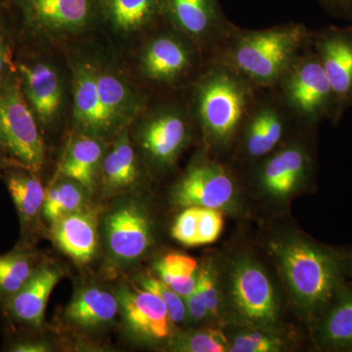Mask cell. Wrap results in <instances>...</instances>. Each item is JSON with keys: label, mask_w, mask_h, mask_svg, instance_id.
Segmentation results:
<instances>
[{"label": "cell", "mask_w": 352, "mask_h": 352, "mask_svg": "<svg viewBox=\"0 0 352 352\" xmlns=\"http://www.w3.org/2000/svg\"><path fill=\"white\" fill-rule=\"evenodd\" d=\"M310 38L311 32L298 23L256 31L234 25L217 50L214 61L226 65L256 89L276 87Z\"/></svg>", "instance_id": "obj_1"}, {"label": "cell", "mask_w": 352, "mask_h": 352, "mask_svg": "<svg viewBox=\"0 0 352 352\" xmlns=\"http://www.w3.org/2000/svg\"><path fill=\"white\" fill-rule=\"evenodd\" d=\"M254 88L226 65L214 61L194 87L197 120L210 147L226 148L256 106Z\"/></svg>", "instance_id": "obj_2"}, {"label": "cell", "mask_w": 352, "mask_h": 352, "mask_svg": "<svg viewBox=\"0 0 352 352\" xmlns=\"http://www.w3.org/2000/svg\"><path fill=\"white\" fill-rule=\"evenodd\" d=\"M280 272L295 302L314 310L332 298L338 282L335 261L319 248L298 237L271 244Z\"/></svg>", "instance_id": "obj_3"}, {"label": "cell", "mask_w": 352, "mask_h": 352, "mask_svg": "<svg viewBox=\"0 0 352 352\" xmlns=\"http://www.w3.org/2000/svg\"><path fill=\"white\" fill-rule=\"evenodd\" d=\"M17 18L21 41L36 43L85 31L101 10L99 0H3Z\"/></svg>", "instance_id": "obj_4"}, {"label": "cell", "mask_w": 352, "mask_h": 352, "mask_svg": "<svg viewBox=\"0 0 352 352\" xmlns=\"http://www.w3.org/2000/svg\"><path fill=\"white\" fill-rule=\"evenodd\" d=\"M0 141L14 164L36 173L43 170V134L21 89L17 72L0 85Z\"/></svg>", "instance_id": "obj_5"}, {"label": "cell", "mask_w": 352, "mask_h": 352, "mask_svg": "<svg viewBox=\"0 0 352 352\" xmlns=\"http://www.w3.org/2000/svg\"><path fill=\"white\" fill-rule=\"evenodd\" d=\"M227 279L229 305L249 328L272 330L279 320V300L263 266L249 256L233 261Z\"/></svg>", "instance_id": "obj_6"}, {"label": "cell", "mask_w": 352, "mask_h": 352, "mask_svg": "<svg viewBox=\"0 0 352 352\" xmlns=\"http://www.w3.org/2000/svg\"><path fill=\"white\" fill-rule=\"evenodd\" d=\"M277 85L281 88L282 104L296 117L312 124L326 118L332 120V88L310 41Z\"/></svg>", "instance_id": "obj_7"}, {"label": "cell", "mask_w": 352, "mask_h": 352, "mask_svg": "<svg viewBox=\"0 0 352 352\" xmlns=\"http://www.w3.org/2000/svg\"><path fill=\"white\" fill-rule=\"evenodd\" d=\"M237 184L230 171L214 160H198L173 189V198L182 208L228 210L237 201Z\"/></svg>", "instance_id": "obj_8"}, {"label": "cell", "mask_w": 352, "mask_h": 352, "mask_svg": "<svg viewBox=\"0 0 352 352\" xmlns=\"http://www.w3.org/2000/svg\"><path fill=\"white\" fill-rule=\"evenodd\" d=\"M310 43L332 88V120L339 122L352 105V27L325 28L311 34Z\"/></svg>", "instance_id": "obj_9"}, {"label": "cell", "mask_w": 352, "mask_h": 352, "mask_svg": "<svg viewBox=\"0 0 352 352\" xmlns=\"http://www.w3.org/2000/svg\"><path fill=\"white\" fill-rule=\"evenodd\" d=\"M15 66L21 89L39 126H52L64 100L63 85L56 69L24 51L16 56Z\"/></svg>", "instance_id": "obj_10"}, {"label": "cell", "mask_w": 352, "mask_h": 352, "mask_svg": "<svg viewBox=\"0 0 352 352\" xmlns=\"http://www.w3.org/2000/svg\"><path fill=\"white\" fill-rule=\"evenodd\" d=\"M163 14L193 43L215 51L234 27L217 0H163Z\"/></svg>", "instance_id": "obj_11"}, {"label": "cell", "mask_w": 352, "mask_h": 352, "mask_svg": "<svg viewBox=\"0 0 352 352\" xmlns=\"http://www.w3.org/2000/svg\"><path fill=\"white\" fill-rule=\"evenodd\" d=\"M117 298L124 325L132 337L151 344L170 337L173 322L156 294L139 286H124L118 292Z\"/></svg>", "instance_id": "obj_12"}, {"label": "cell", "mask_w": 352, "mask_h": 352, "mask_svg": "<svg viewBox=\"0 0 352 352\" xmlns=\"http://www.w3.org/2000/svg\"><path fill=\"white\" fill-rule=\"evenodd\" d=\"M188 119L177 109H162L146 120L139 132L141 147L162 168L170 166L188 144Z\"/></svg>", "instance_id": "obj_13"}, {"label": "cell", "mask_w": 352, "mask_h": 352, "mask_svg": "<svg viewBox=\"0 0 352 352\" xmlns=\"http://www.w3.org/2000/svg\"><path fill=\"white\" fill-rule=\"evenodd\" d=\"M105 235L111 254L122 263L144 256L153 243L151 222L136 204L113 210L105 220Z\"/></svg>", "instance_id": "obj_14"}, {"label": "cell", "mask_w": 352, "mask_h": 352, "mask_svg": "<svg viewBox=\"0 0 352 352\" xmlns=\"http://www.w3.org/2000/svg\"><path fill=\"white\" fill-rule=\"evenodd\" d=\"M74 120L82 134L102 138L120 131L102 103L95 67L87 62L74 66Z\"/></svg>", "instance_id": "obj_15"}, {"label": "cell", "mask_w": 352, "mask_h": 352, "mask_svg": "<svg viewBox=\"0 0 352 352\" xmlns=\"http://www.w3.org/2000/svg\"><path fill=\"white\" fill-rule=\"evenodd\" d=\"M311 160L303 146L288 144L263 162L259 168L258 185L266 195L286 199L296 193L307 182Z\"/></svg>", "instance_id": "obj_16"}, {"label": "cell", "mask_w": 352, "mask_h": 352, "mask_svg": "<svg viewBox=\"0 0 352 352\" xmlns=\"http://www.w3.org/2000/svg\"><path fill=\"white\" fill-rule=\"evenodd\" d=\"M62 276L63 271L54 264H38L22 288L3 302L6 316L20 325L41 327L51 293Z\"/></svg>", "instance_id": "obj_17"}, {"label": "cell", "mask_w": 352, "mask_h": 352, "mask_svg": "<svg viewBox=\"0 0 352 352\" xmlns=\"http://www.w3.org/2000/svg\"><path fill=\"white\" fill-rule=\"evenodd\" d=\"M195 65L191 46L175 34L153 38L141 57V69L149 80L171 85L188 76Z\"/></svg>", "instance_id": "obj_18"}, {"label": "cell", "mask_w": 352, "mask_h": 352, "mask_svg": "<svg viewBox=\"0 0 352 352\" xmlns=\"http://www.w3.org/2000/svg\"><path fill=\"white\" fill-rule=\"evenodd\" d=\"M288 109L274 102L256 103L244 126V147L248 156L261 159L276 149L285 135Z\"/></svg>", "instance_id": "obj_19"}, {"label": "cell", "mask_w": 352, "mask_h": 352, "mask_svg": "<svg viewBox=\"0 0 352 352\" xmlns=\"http://www.w3.org/2000/svg\"><path fill=\"white\" fill-rule=\"evenodd\" d=\"M53 239L59 249L76 263H89L97 250V214L82 210L53 222Z\"/></svg>", "instance_id": "obj_20"}, {"label": "cell", "mask_w": 352, "mask_h": 352, "mask_svg": "<svg viewBox=\"0 0 352 352\" xmlns=\"http://www.w3.org/2000/svg\"><path fill=\"white\" fill-rule=\"evenodd\" d=\"M38 175L14 164L3 173L4 182L17 210L24 234L34 230L43 212L46 191Z\"/></svg>", "instance_id": "obj_21"}, {"label": "cell", "mask_w": 352, "mask_h": 352, "mask_svg": "<svg viewBox=\"0 0 352 352\" xmlns=\"http://www.w3.org/2000/svg\"><path fill=\"white\" fill-rule=\"evenodd\" d=\"M119 311L117 296L106 289L89 287L76 294L65 316L78 327L94 329L110 323Z\"/></svg>", "instance_id": "obj_22"}, {"label": "cell", "mask_w": 352, "mask_h": 352, "mask_svg": "<svg viewBox=\"0 0 352 352\" xmlns=\"http://www.w3.org/2000/svg\"><path fill=\"white\" fill-rule=\"evenodd\" d=\"M100 139L80 134L69 145L60 166L61 175L80 183L88 192L94 191L103 157V145Z\"/></svg>", "instance_id": "obj_23"}, {"label": "cell", "mask_w": 352, "mask_h": 352, "mask_svg": "<svg viewBox=\"0 0 352 352\" xmlns=\"http://www.w3.org/2000/svg\"><path fill=\"white\" fill-rule=\"evenodd\" d=\"M97 87L102 103L120 129L138 117L142 109L140 97L119 76L95 67Z\"/></svg>", "instance_id": "obj_24"}, {"label": "cell", "mask_w": 352, "mask_h": 352, "mask_svg": "<svg viewBox=\"0 0 352 352\" xmlns=\"http://www.w3.org/2000/svg\"><path fill=\"white\" fill-rule=\"evenodd\" d=\"M101 12L122 34L142 31L163 15V0H99Z\"/></svg>", "instance_id": "obj_25"}, {"label": "cell", "mask_w": 352, "mask_h": 352, "mask_svg": "<svg viewBox=\"0 0 352 352\" xmlns=\"http://www.w3.org/2000/svg\"><path fill=\"white\" fill-rule=\"evenodd\" d=\"M139 175L138 157L127 131L120 134L102 163V183L106 191L119 192L129 188Z\"/></svg>", "instance_id": "obj_26"}, {"label": "cell", "mask_w": 352, "mask_h": 352, "mask_svg": "<svg viewBox=\"0 0 352 352\" xmlns=\"http://www.w3.org/2000/svg\"><path fill=\"white\" fill-rule=\"evenodd\" d=\"M154 268L159 279L183 298L191 295L198 284V263L186 254L171 252L157 259Z\"/></svg>", "instance_id": "obj_27"}, {"label": "cell", "mask_w": 352, "mask_h": 352, "mask_svg": "<svg viewBox=\"0 0 352 352\" xmlns=\"http://www.w3.org/2000/svg\"><path fill=\"white\" fill-rule=\"evenodd\" d=\"M36 256L24 249L0 256V302L17 293L36 270Z\"/></svg>", "instance_id": "obj_28"}, {"label": "cell", "mask_w": 352, "mask_h": 352, "mask_svg": "<svg viewBox=\"0 0 352 352\" xmlns=\"http://www.w3.org/2000/svg\"><path fill=\"white\" fill-rule=\"evenodd\" d=\"M85 191L87 190L80 183L72 179L57 183L46 192L41 215L52 224L66 215L82 210L85 206Z\"/></svg>", "instance_id": "obj_29"}, {"label": "cell", "mask_w": 352, "mask_h": 352, "mask_svg": "<svg viewBox=\"0 0 352 352\" xmlns=\"http://www.w3.org/2000/svg\"><path fill=\"white\" fill-rule=\"evenodd\" d=\"M173 349L184 352L229 351V340L217 329H201L176 338Z\"/></svg>", "instance_id": "obj_30"}, {"label": "cell", "mask_w": 352, "mask_h": 352, "mask_svg": "<svg viewBox=\"0 0 352 352\" xmlns=\"http://www.w3.org/2000/svg\"><path fill=\"white\" fill-rule=\"evenodd\" d=\"M283 349V340L263 329L249 328L229 340L231 352H277Z\"/></svg>", "instance_id": "obj_31"}, {"label": "cell", "mask_w": 352, "mask_h": 352, "mask_svg": "<svg viewBox=\"0 0 352 352\" xmlns=\"http://www.w3.org/2000/svg\"><path fill=\"white\" fill-rule=\"evenodd\" d=\"M138 284L140 288L152 292L162 298L173 324L182 323L185 320L187 311L184 298L175 293L168 285L164 284L162 280L153 276L151 273H146L138 278Z\"/></svg>", "instance_id": "obj_32"}, {"label": "cell", "mask_w": 352, "mask_h": 352, "mask_svg": "<svg viewBox=\"0 0 352 352\" xmlns=\"http://www.w3.org/2000/svg\"><path fill=\"white\" fill-rule=\"evenodd\" d=\"M324 337L335 346L352 344V298L333 310L326 321Z\"/></svg>", "instance_id": "obj_33"}, {"label": "cell", "mask_w": 352, "mask_h": 352, "mask_svg": "<svg viewBox=\"0 0 352 352\" xmlns=\"http://www.w3.org/2000/svg\"><path fill=\"white\" fill-rule=\"evenodd\" d=\"M6 20L4 3L0 6V85L16 73L14 32Z\"/></svg>", "instance_id": "obj_34"}, {"label": "cell", "mask_w": 352, "mask_h": 352, "mask_svg": "<svg viewBox=\"0 0 352 352\" xmlns=\"http://www.w3.org/2000/svg\"><path fill=\"white\" fill-rule=\"evenodd\" d=\"M198 247L212 244L219 239L223 229V215L221 210L198 207Z\"/></svg>", "instance_id": "obj_35"}, {"label": "cell", "mask_w": 352, "mask_h": 352, "mask_svg": "<svg viewBox=\"0 0 352 352\" xmlns=\"http://www.w3.org/2000/svg\"><path fill=\"white\" fill-rule=\"evenodd\" d=\"M198 207H189L175 220L171 236L180 244L187 247H198Z\"/></svg>", "instance_id": "obj_36"}, {"label": "cell", "mask_w": 352, "mask_h": 352, "mask_svg": "<svg viewBox=\"0 0 352 352\" xmlns=\"http://www.w3.org/2000/svg\"><path fill=\"white\" fill-rule=\"evenodd\" d=\"M198 286L204 302L207 305L210 317L219 316L220 308V296L219 284L214 270L210 266L201 268L199 272Z\"/></svg>", "instance_id": "obj_37"}, {"label": "cell", "mask_w": 352, "mask_h": 352, "mask_svg": "<svg viewBox=\"0 0 352 352\" xmlns=\"http://www.w3.org/2000/svg\"><path fill=\"white\" fill-rule=\"evenodd\" d=\"M186 305L187 315L193 322H201L210 317L207 305L204 302L203 296L198 286L194 289L193 293L184 298Z\"/></svg>", "instance_id": "obj_38"}, {"label": "cell", "mask_w": 352, "mask_h": 352, "mask_svg": "<svg viewBox=\"0 0 352 352\" xmlns=\"http://www.w3.org/2000/svg\"><path fill=\"white\" fill-rule=\"evenodd\" d=\"M329 13L339 19L352 20V0H318Z\"/></svg>", "instance_id": "obj_39"}, {"label": "cell", "mask_w": 352, "mask_h": 352, "mask_svg": "<svg viewBox=\"0 0 352 352\" xmlns=\"http://www.w3.org/2000/svg\"><path fill=\"white\" fill-rule=\"evenodd\" d=\"M51 347L47 342L43 340H16L8 351L13 352H47L51 351Z\"/></svg>", "instance_id": "obj_40"}, {"label": "cell", "mask_w": 352, "mask_h": 352, "mask_svg": "<svg viewBox=\"0 0 352 352\" xmlns=\"http://www.w3.org/2000/svg\"><path fill=\"white\" fill-rule=\"evenodd\" d=\"M10 164H13V163L11 162L8 154H7L6 148H4L3 144H2L1 141H0V175H1V173L3 175L4 170H6Z\"/></svg>", "instance_id": "obj_41"}, {"label": "cell", "mask_w": 352, "mask_h": 352, "mask_svg": "<svg viewBox=\"0 0 352 352\" xmlns=\"http://www.w3.org/2000/svg\"><path fill=\"white\" fill-rule=\"evenodd\" d=\"M2 3H3V0H0V6H2Z\"/></svg>", "instance_id": "obj_42"}]
</instances>
